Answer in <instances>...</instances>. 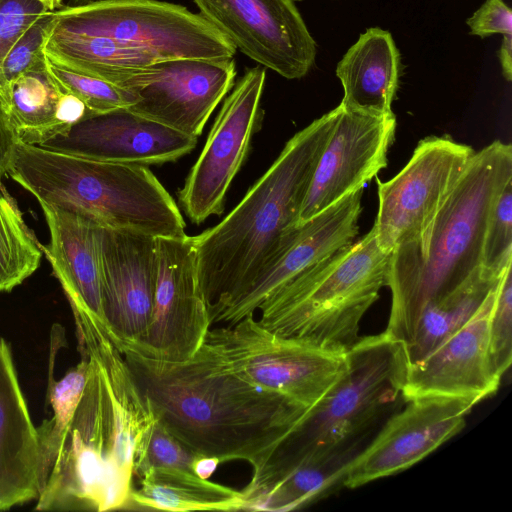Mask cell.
<instances>
[{
    "instance_id": "5bb4252c",
    "label": "cell",
    "mask_w": 512,
    "mask_h": 512,
    "mask_svg": "<svg viewBox=\"0 0 512 512\" xmlns=\"http://www.w3.org/2000/svg\"><path fill=\"white\" fill-rule=\"evenodd\" d=\"M156 244L157 280L147 333L140 343L125 342L158 359L184 361L199 350L212 325L192 236L156 238Z\"/></svg>"
},
{
    "instance_id": "cb8c5ba5",
    "label": "cell",
    "mask_w": 512,
    "mask_h": 512,
    "mask_svg": "<svg viewBox=\"0 0 512 512\" xmlns=\"http://www.w3.org/2000/svg\"><path fill=\"white\" fill-rule=\"evenodd\" d=\"M400 54L392 35L380 28L361 34L336 67L341 105L368 113L392 112L399 83Z\"/></svg>"
},
{
    "instance_id": "60d3db41",
    "label": "cell",
    "mask_w": 512,
    "mask_h": 512,
    "mask_svg": "<svg viewBox=\"0 0 512 512\" xmlns=\"http://www.w3.org/2000/svg\"><path fill=\"white\" fill-rule=\"evenodd\" d=\"M293 1H297V0H293Z\"/></svg>"
},
{
    "instance_id": "ffe728a7",
    "label": "cell",
    "mask_w": 512,
    "mask_h": 512,
    "mask_svg": "<svg viewBox=\"0 0 512 512\" xmlns=\"http://www.w3.org/2000/svg\"><path fill=\"white\" fill-rule=\"evenodd\" d=\"M197 138L119 108L90 115L39 146L100 161L148 166L176 161L194 149Z\"/></svg>"
},
{
    "instance_id": "f35d334b",
    "label": "cell",
    "mask_w": 512,
    "mask_h": 512,
    "mask_svg": "<svg viewBox=\"0 0 512 512\" xmlns=\"http://www.w3.org/2000/svg\"><path fill=\"white\" fill-rule=\"evenodd\" d=\"M219 464L217 458L199 455L193 464V472L203 479H208Z\"/></svg>"
},
{
    "instance_id": "9c48e42d",
    "label": "cell",
    "mask_w": 512,
    "mask_h": 512,
    "mask_svg": "<svg viewBox=\"0 0 512 512\" xmlns=\"http://www.w3.org/2000/svg\"><path fill=\"white\" fill-rule=\"evenodd\" d=\"M55 27L112 38L161 59L232 58L235 47L202 15L160 0H97L54 11Z\"/></svg>"
},
{
    "instance_id": "f546056e",
    "label": "cell",
    "mask_w": 512,
    "mask_h": 512,
    "mask_svg": "<svg viewBox=\"0 0 512 512\" xmlns=\"http://www.w3.org/2000/svg\"><path fill=\"white\" fill-rule=\"evenodd\" d=\"M50 73L62 88L79 98L91 114L129 108L137 102L134 93L101 78L56 64L47 58Z\"/></svg>"
},
{
    "instance_id": "e575fe53",
    "label": "cell",
    "mask_w": 512,
    "mask_h": 512,
    "mask_svg": "<svg viewBox=\"0 0 512 512\" xmlns=\"http://www.w3.org/2000/svg\"><path fill=\"white\" fill-rule=\"evenodd\" d=\"M50 11L38 0H0V93L2 64L21 36Z\"/></svg>"
},
{
    "instance_id": "4dcf8cb0",
    "label": "cell",
    "mask_w": 512,
    "mask_h": 512,
    "mask_svg": "<svg viewBox=\"0 0 512 512\" xmlns=\"http://www.w3.org/2000/svg\"><path fill=\"white\" fill-rule=\"evenodd\" d=\"M512 264V180L498 195L486 225L481 260L485 277L499 278Z\"/></svg>"
},
{
    "instance_id": "4316f807",
    "label": "cell",
    "mask_w": 512,
    "mask_h": 512,
    "mask_svg": "<svg viewBox=\"0 0 512 512\" xmlns=\"http://www.w3.org/2000/svg\"><path fill=\"white\" fill-rule=\"evenodd\" d=\"M500 277L489 278L481 274L442 299L429 303L420 316L413 339L405 346L408 365L424 358L464 325Z\"/></svg>"
},
{
    "instance_id": "4fadbf2b",
    "label": "cell",
    "mask_w": 512,
    "mask_h": 512,
    "mask_svg": "<svg viewBox=\"0 0 512 512\" xmlns=\"http://www.w3.org/2000/svg\"><path fill=\"white\" fill-rule=\"evenodd\" d=\"M241 53L288 79L315 63L316 43L293 0H192Z\"/></svg>"
},
{
    "instance_id": "836d02e7",
    "label": "cell",
    "mask_w": 512,
    "mask_h": 512,
    "mask_svg": "<svg viewBox=\"0 0 512 512\" xmlns=\"http://www.w3.org/2000/svg\"><path fill=\"white\" fill-rule=\"evenodd\" d=\"M198 456L156 421L134 474L148 467H171L193 472V464Z\"/></svg>"
},
{
    "instance_id": "3957f363",
    "label": "cell",
    "mask_w": 512,
    "mask_h": 512,
    "mask_svg": "<svg viewBox=\"0 0 512 512\" xmlns=\"http://www.w3.org/2000/svg\"><path fill=\"white\" fill-rule=\"evenodd\" d=\"M340 112L338 105L291 137L236 207L217 225L192 236L210 320L250 285L298 226L313 172Z\"/></svg>"
},
{
    "instance_id": "ac0fdd59",
    "label": "cell",
    "mask_w": 512,
    "mask_h": 512,
    "mask_svg": "<svg viewBox=\"0 0 512 512\" xmlns=\"http://www.w3.org/2000/svg\"><path fill=\"white\" fill-rule=\"evenodd\" d=\"M363 189L356 190L292 230L250 285L214 316L212 325H233L254 315L264 300L295 276L354 242Z\"/></svg>"
},
{
    "instance_id": "52a82bcc",
    "label": "cell",
    "mask_w": 512,
    "mask_h": 512,
    "mask_svg": "<svg viewBox=\"0 0 512 512\" xmlns=\"http://www.w3.org/2000/svg\"><path fill=\"white\" fill-rule=\"evenodd\" d=\"M87 358L83 395L34 510L100 512L130 503L133 477L116 459L117 430L109 396L99 369Z\"/></svg>"
},
{
    "instance_id": "d6986e66",
    "label": "cell",
    "mask_w": 512,
    "mask_h": 512,
    "mask_svg": "<svg viewBox=\"0 0 512 512\" xmlns=\"http://www.w3.org/2000/svg\"><path fill=\"white\" fill-rule=\"evenodd\" d=\"M497 284L464 325L424 358L408 365L402 390L405 401L446 396L480 402L498 390L502 377L493 367L489 338Z\"/></svg>"
},
{
    "instance_id": "277c9868",
    "label": "cell",
    "mask_w": 512,
    "mask_h": 512,
    "mask_svg": "<svg viewBox=\"0 0 512 512\" xmlns=\"http://www.w3.org/2000/svg\"><path fill=\"white\" fill-rule=\"evenodd\" d=\"M407 368L402 343L384 332L361 337L346 351L337 382L259 470L280 472L302 464L349 468L406 402L402 390Z\"/></svg>"
},
{
    "instance_id": "7c38bea8",
    "label": "cell",
    "mask_w": 512,
    "mask_h": 512,
    "mask_svg": "<svg viewBox=\"0 0 512 512\" xmlns=\"http://www.w3.org/2000/svg\"><path fill=\"white\" fill-rule=\"evenodd\" d=\"M236 75L233 57L162 59L131 69L120 87L137 97L131 111L198 137Z\"/></svg>"
},
{
    "instance_id": "ba28073f",
    "label": "cell",
    "mask_w": 512,
    "mask_h": 512,
    "mask_svg": "<svg viewBox=\"0 0 512 512\" xmlns=\"http://www.w3.org/2000/svg\"><path fill=\"white\" fill-rule=\"evenodd\" d=\"M203 344L239 377L308 408L337 382L346 366V352L280 336L254 315L211 328Z\"/></svg>"
},
{
    "instance_id": "603a6c76",
    "label": "cell",
    "mask_w": 512,
    "mask_h": 512,
    "mask_svg": "<svg viewBox=\"0 0 512 512\" xmlns=\"http://www.w3.org/2000/svg\"><path fill=\"white\" fill-rule=\"evenodd\" d=\"M47 62L46 58L20 75L9 88L11 123L18 141L29 145L64 134L90 115L85 104L57 82Z\"/></svg>"
},
{
    "instance_id": "d6a6232c",
    "label": "cell",
    "mask_w": 512,
    "mask_h": 512,
    "mask_svg": "<svg viewBox=\"0 0 512 512\" xmlns=\"http://www.w3.org/2000/svg\"><path fill=\"white\" fill-rule=\"evenodd\" d=\"M512 264L499 279L489 323L490 355L496 373L502 377L512 361Z\"/></svg>"
},
{
    "instance_id": "e0dca14e",
    "label": "cell",
    "mask_w": 512,
    "mask_h": 512,
    "mask_svg": "<svg viewBox=\"0 0 512 512\" xmlns=\"http://www.w3.org/2000/svg\"><path fill=\"white\" fill-rule=\"evenodd\" d=\"M103 328L112 343L145 339L157 280L156 238L99 227ZM100 327V326H99Z\"/></svg>"
},
{
    "instance_id": "8d00e7d4",
    "label": "cell",
    "mask_w": 512,
    "mask_h": 512,
    "mask_svg": "<svg viewBox=\"0 0 512 512\" xmlns=\"http://www.w3.org/2000/svg\"><path fill=\"white\" fill-rule=\"evenodd\" d=\"M17 135L10 120L8 102L0 94V184L8 174L13 159Z\"/></svg>"
},
{
    "instance_id": "8992f818",
    "label": "cell",
    "mask_w": 512,
    "mask_h": 512,
    "mask_svg": "<svg viewBox=\"0 0 512 512\" xmlns=\"http://www.w3.org/2000/svg\"><path fill=\"white\" fill-rule=\"evenodd\" d=\"M390 256L372 227L269 295L258 320L280 336L346 352L360 340V322L387 286Z\"/></svg>"
},
{
    "instance_id": "83f0119b",
    "label": "cell",
    "mask_w": 512,
    "mask_h": 512,
    "mask_svg": "<svg viewBox=\"0 0 512 512\" xmlns=\"http://www.w3.org/2000/svg\"><path fill=\"white\" fill-rule=\"evenodd\" d=\"M57 381L49 382L48 399L52 416L36 427L39 444V493L59 456L71 421L83 395L88 373L87 356Z\"/></svg>"
},
{
    "instance_id": "ab89813d",
    "label": "cell",
    "mask_w": 512,
    "mask_h": 512,
    "mask_svg": "<svg viewBox=\"0 0 512 512\" xmlns=\"http://www.w3.org/2000/svg\"><path fill=\"white\" fill-rule=\"evenodd\" d=\"M97 0H68L69 6H78V5H84L91 2H94Z\"/></svg>"
},
{
    "instance_id": "6da1fadb",
    "label": "cell",
    "mask_w": 512,
    "mask_h": 512,
    "mask_svg": "<svg viewBox=\"0 0 512 512\" xmlns=\"http://www.w3.org/2000/svg\"><path fill=\"white\" fill-rule=\"evenodd\" d=\"M113 344L156 420L190 451L220 463L242 460L258 471L310 409L239 377L204 344L184 361Z\"/></svg>"
},
{
    "instance_id": "f1b7e54d",
    "label": "cell",
    "mask_w": 512,
    "mask_h": 512,
    "mask_svg": "<svg viewBox=\"0 0 512 512\" xmlns=\"http://www.w3.org/2000/svg\"><path fill=\"white\" fill-rule=\"evenodd\" d=\"M43 245L26 224L17 201L0 185V292H10L39 267Z\"/></svg>"
},
{
    "instance_id": "2e32d148",
    "label": "cell",
    "mask_w": 512,
    "mask_h": 512,
    "mask_svg": "<svg viewBox=\"0 0 512 512\" xmlns=\"http://www.w3.org/2000/svg\"><path fill=\"white\" fill-rule=\"evenodd\" d=\"M323 149L299 213L298 225L363 189L387 166L396 117L343 107Z\"/></svg>"
},
{
    "instance_id": "9a60e30c",
    "label": "cell",
    "mask_w": 512,
    "mask_h": 512,
    "mask_svg": "<svg viewBox=\"0 0 512 512\" xmlns=\"http://www.w3.org/2000/svg\"><path fill=\"white\" fill-rule=\"evenodd\" d=\"M405 403L350 465L344 487L353 489L410 468L455 436L479 402L471 398L426 396Z\"/></svg>"
},
{
    "instance_id": "7a4b0ae2",
    "label": "cell",
    "mask_w": 512,
    "mask_h": 512,
    "mask_svg": "<svg viewBox=\"0 0 512 512\" xmlns=\"http://www.w3.org/2000/svg\"><path fill=\"white\" fill-rule=\"evenodd\" d=\"M512 180V147L495 140L470 157L433 219L414 240L395 247L387 286L391 308L384 333L407 346L424 308L481 273L492 207Z\"/></svg>"
},
{
    "instance_id": "d4e9b609",
    "label": "cell",
    "mask_w": 512,
    "mask_h": 512,
    "mask_svg": "<svg viewBox=\"0 0 512 512\" xmlns=\"http://www.w3.org/2000/svg\"><path fill=\"white\" fill-rule=\"evenodd\" d=\"M139 487L132 489L130 503L166 511L244 510L241 491L203 479L192 471L148 467L136 474Z\"/></svg>"
},
{
    "instance_id": "30bf717a",
    "label": "cell",
    "mask_w": 512,
    "mask_h": 512,
    "mask_svg": "<svg viewBox=\"0 0 512 512\" xmlns=\"http://www.w3.org/2000/svg\"><path fill=\"white\" fill-rule=\"evenodd\" d=\"M265 82L266 68H248L226 96L207 141L178 192L180 206L192 223L201 224L210 216L223 213L231 182L249 153L254 134L261 128Z\"/></svg>"
},
{
    "instance_id": "5b68a950",
    "label": "cell",
    "mask_w": 512,
    "mask_h": 512,
    "mask_svg": "<svg viewBox=\"0 0 512 512\" xmlns=\"http://www.w3.org/2000/svg\"><path fill=\"white\" fill-rule=\"evenodd\" d=\"M7 175L38 203L72 208L101 227L154 238L187 235L175 200L144 165L100 161L18 141Z\"/></svg>"
},
{
    "instance_id": "74e56055",
    "label": "cell",
    "mask_w": 512,
    "mask_h": 512,
    "mask_svg": "<svg viewBox=\"0 0 512 512\" xmlns=\"http://www.w3.org/2000/svg\"><path fill=\"white\" fill-rule=\"evenodd\" d=\"M512 34L503 35L501 47L499 50V60L502 68V74L507 81L512 77Z\"/></svg>"
},
{
    "instance_id": "1f68e13d",
    "label": "cell",
    "mask_w": 512,
    "mask_h": 512,
    "mask_svg": "<svg viewBox=\"0 0 512 512\" xmlns=\"http://www.w3.org/2000/svg\"><path fill=\"white\" fill-rule=\"evenodd\" d=\"M56 22L54 11H48L37 19L21 36L6 56L1 68V95L8 102L9 88L20 75L46 60L44 46Z\"/></svg>"
},
{
    "instance_id": "44dd1931",
    "label": "cell",
    "mask_w": 512,
    "mask_h": 512,
    "mask_svg": "<svg viewBox=\"0 0 512 512\" xmlns=\"http://www.w3.org/2000/svg\"><path fill=\"white\" fill-rule=\"evenodd\" d=\"M50 241L43 253L71 308L88 313L103 328L99 225L65 206L39 202Z\"/></svg>"
},
{
    "instance_id": "d590c367",
    "label": "cell",
    "mask_w": 512,
    "mask_h": 512,
    "mask_svg": "<svg viewBox=\"0 0 512 512\" xmlns=\"http://www.w3.org/2000/svg\"><path fill=\"white\" fill-rule=\"evenodd\" d=\"M472 35L512 34V12L503 0H486L466 21Z\"/></svg>"
},
{
    "instance_id": "484cf974",
    "label": "cell",
    "mask_w": 512,
    "mask_h": 512,
    "mask_svg": "<svg viewBox=\"0 0 512 512\" xmlns=\"http://www.w3.org/2000/svg\"><path fill=\"white\" fill-rule=\"evenodd\" d=\"M46 57L59 65L80 71L116 86L133 68L162 60L153 52L107 37L51 29L45 46Z\"/></svg>"
},
{
    "instance_id": "8fae6325",
    "label": "cell",
    "mask_w": 512,
    "mask_h": 512,
    "mask_svg": "<svg viewBox=\"0 0 512 512\" xmlns=\"http://www.w3.org/2000/svg\"><path fill=\"white\" fill-rule=\"evenodd\" d=\"M474 152L448 136H430L419 141L393 178L383 182L376 176L379 205L373 228L384 253L423 232Z\"/></svg>"
},
{
    "instance_id": "7402d4cb",
    "label": "cell",
    "mask_w": 512,
    "mask_h": 512,
    "mask_svg": "<svg viewBox=\"0 0 512 512\" xmlns=\"http://www.w3.org/2000/svg\"><path fill=\"white\" fill-rule=\"evenodd\" d=\"M39 495V444L10 344L0 336V511Z\"/></svg>"
}]
</instances>
